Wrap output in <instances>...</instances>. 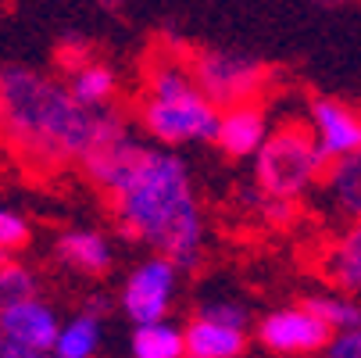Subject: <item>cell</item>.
<instances>
[{
    "mask_svg": "<svg viewBox=\"0 0 361 358\" xmlns=\"http://www.w3.org/2000/svg\"><path fill=\"white\" fill-rule=\"evenodd\" d=\"M222 108L208 97L190 68V58L176 50H158L143 65L136 93V126L147 140L165 147L215 143Z\"/></svg>",
    "mask_w": 361,
    "mask_h": 358,
    "instance_id": "3",
    "label": "cell"
},
{
    "mask_svg": "<svg viewBox=\"0 0 361 358\" xmlns=\"http://www.w3.org/2000/svg\"><path fill=\"white\" fill-rule=\"evenodd\" d=\"M65 79H68L72 93L82 100V105H90V108H111L115 97H118V76H115V68L104 65V61H97V58H90L79 68L65 72Z\"/></svg>",
    "mask_w": 361,
    "mask_h": 358,
    "instance_id": "17",
    "label": "cell"
},
{
    "mask_svg": "<svg viewBox=\"0 0 361 358\" xmlns=\"http://www.w3.org/2000/svg\"><path fill=\"white\" fill-rule=\"evenodd\" d=\"M0 140H4V97H0Z\"/></svg>",
    "mask_w": 361,
    "mask_h": 358,
    "instance_id": "26",
    "label": "cell"
},
{
    "mask_svg": "<svg viewBox=\"0 0 361 358\" xmlns=\"http://www.w3.org/2000/svg\"><path fill=\"white\" fill-rule=\"evenodd\" d=\"M93 58V50H90V43L86 40H75V36H68L61 47H58V65H61V72H72V68H79L82 61H90Z\"/></svg>",
    "mask_w": 361,
    "mask_h": 358,
    "instance_id": "23",
    "label": "cell"
},
{
    "mask_svg": "<svg viewBox=\"0 0 361 358\" xmlns=\"http://www.w3.org/2000/svg\"><path fill=\"white\" fill-rule=\"evenodd\" d=\"M304 304H307V309H315L333 326V333L361 326V301H357V294H343V290L333 287L329 294H312Z\"/></svg>",
    "mask_w": 361,
    "mask_h": 358,
    "instance_id": "19",
    "label": "cell"
},
{
    "mask_svg": "<svg viewBox=\"0 0 361 358\" xmlns=\"http://www.w3.org/2000/svg\"><path fill=\"white\" fill-rule=\"evenodd\" d=\"M250 340L254 333L247 326L204 316V312H197L186 323V358H240L247 354Z\"/></svg>",
    "mask_w": 361,
    "mask_h": 358,
    "instance_id": "12",
    "label": "cell"
},
{
    "mask_svg": "<svg viewBox=\"0 0 361 358\" xmlns=\"http://www.w3.org/2000/svg\"><path fill=\"white\" fill-rule=\"evenodd\" d=\"M269 133H272V122H269V112L262 108V100H243V105L222 108L215 147L233 162H247L262 150Z\"/></svg>",
    "mask_w": 361,
    "mask_h": 358,
    "instance_id": "10",
    "label": "cell"
},
{
    "mask_svg": "<svg viewBox=\"0 0 361 358\" xmlns=\"http://www.w3.org/2000/svg\"><path fill=\"white\" fill-rule=\"evenodd\" d=\"M307 122H312L329 162H336V158H343V155L361 147V108L347 105V100L315 97L312 105H307Z\"/></svg>",
    "mask_w": 361,
    "mask_h": 358,
    "instance_id": "11",
    "label": "cell"
},
{
    "mask_svg": "<svg viewBox=\"0 0 361 358\" xmlns=\"http://www.w3.org/2000/svg\"><path fill=\"white\" fill-rule=\"evenodd\" d=\"M0 319H4L0 358H43V354H54V344H58V333H61V319L39 294L4 309Z\"/></svg>",
    "mask_w": 361,
    "mask_h": 358,
    "instance_id": "8",
    "label": "cell"
},
{
    "mask_svg": "<svg viewBox=\"0 0 361 358\" xmlns=\"http://www.w3.org/2000/svg\"><path fill=\"white\" fill-rule=\"evenodd\" d=\"M250 162H254V186L283 201L307 197L329 169V155L322 150L312 122H293V119L279 122Z\"/></svg>",
    "mask_w": 361,
    "mask_h": 358,
    "instance_id": "4",
    "label": "cell"
},
{
    "mask_svg": "<svg viewBox=\"0 0 361 358\" xmlns=\"http://www.w3.org/2000/svg\"><path fill=\"white\" fill-rule=\"evenodd\" d=\"M197 312H204V316H215V319H226V323H236V326H254L250 323V312L243 309L240 301H229V297H219V301H204Z\"/></svg>",
    "mask_w": 361,
    "mask_h": 358,
    "instance_id": "22",
    "label": "cell"
},
{
    "mask_svg": "<svg viewBox=\"0 0 361 358\" xmlns=\"http://www.w3.org/2000/svg\"><path fill=\"white\" fill-rule=\"evenodd\" d=\"M111 222L133 240L143 244L190 273L204 258V212L190 176V165L176 147L136 143L118 176L104 190Z\"/></svg>",
    "mask_w": 361,
    "mask_h": 358,
    "instance_id": "1",
    "label": "cell"
},
{
    "mask_svg": "<svg viewBox=\"0 0 361 358\" xmlns=\"http://www.w3.org/2000/svg\"><path fill=\"white\" fill-rule=\"evenodd\" d=\"M136 133H133V126H129V119L122 115V112H115V105L111 108H100V115H97V129H93V140H90V147H86V155L79 158V172L104 193L108 190V183L118 176V169L126 165V158L136 150Z\"/></svg>",
    "mask_w": 361,
    "mask_h": 358,
    "instance_id": "9",
    "label": "cell"
},
{
    "mask_svg": "<svg viewBox=\"0 0 361 358\" xmlns=\"http://www.w3.org/2000/svg\"><path fill=\"white\" fill-rule=\"evenodd\" d=\"M190 68L219 108L262 100L269 90V65L250 54H236V50H219V47L193 50Z\"/></svg>",
    "mask_w": 361,
    "mask_h": 358,
    "instance_id": "5",
    "label": "cell"
},
{
    "mask_svg": "<svg viewBox=\"0 0 361 358\" xmlns=\"http://www.w3.org/2000/svg\"><path fill=\"white\" fill-rule=\"evenodd\" d=\"M4 258H8V254H4V251H0V262H4Z\"/></svg>",
    "mask_w": 361,
    "mask_h": 358,
    "instance_id": "29",
    "label": "cell"
},
{
    "mask_svg": "<svg viewBox=\"0 0 361 358\" xmlns=\"http://www.w3.org/2000/svg\"><path fill=\"white\" fill-rule=\"evenodd\" d=\"M4 97V143L29 172H54L79 165L97 129L100 108L72 93L68 79L36 72L29 65L0 68Z\"/></svg>",
    "mask_w": 361,
    "mask_h": 358,
    "instance_id": "2",
    "label": "cell"
},
{
    "mask_svg": "<svg viewBox=\"0 0 361 358\" xmlns=\"http://www.w3.org/2000/svg\"><path fill=\"white\" fill-rule=\"evenodd\" d=\"M36 294H39L36 273L25 262H18V258H11V254H8V258L0 262V312L11 309V304H18V301L36 297Z\"/></svg>",
    "mask_w": 361,
    "mask_h": 358,
    "instance_id": "20",
    "label": "cell"
},
{
    "mask_svg": "<svg viewBox=\"0 0 361 358\" xmlns=\"http://www.w3.org/2000/svg\"><path fill=\"white\" fill-rule=\"evenodd\" d=\"M29 240H32L29 219L22 212L4 208V204H0V251H4V254H18V251L29 247Z\"/></svg>",
    "mask_w": 361,
    "mask_h": 358,
    "instance_id": "21",
    "label": "cell"
},
{
    "mask_svg": "<svg viewBox=\"0 0 361 358\" xmlns=\"http://www.w3.org/2000/svg\"><path fill=\"white\" fill-rule=\"evenodd\" d=\"M111 304H115V301H111L108 294H90L82 309H90V312H97V316H108V312H111Z\"/></svg>",
    "mask_w": 361,
    "mask_h": 358,
    "instance_id": "25",
    "label": "cell"
},
{
    "mask_svg": "<svg viewBox=\"0 0 361 358\" xmlns=\"http://www.w3.org/2000/svg\"><path fill=\"white\" fill-rule=\"evenodd\" d=\"M129 351L136 358H183L186 354V326L169 323V316L150 319V323H133Z\"/></svg>",
    "mask_w": 361,
    "mask_h": 358,
    "instance_id": "16",
    "label": "cell"
},
{
    "mask_svg": "<svg viewBox=\"0 0 361 358\" xmlns=\"http://www.w3.org/2000/svg\"><path fill=\"white\" fill-rule=\"evenodd\" d=\"M326 354H329V358H361V326L336 333Z\"/></svg>",
    "mask_w": 361,
    "mask_h": 358,
    "instance_id": "24",
    "label": "cell"
},
{
    "mask_svg": "<svg viewBox=\"0 0 361 358\" xmlns=\"http://www.w3.org/2000/svg\"><path fill=\"white\" fill-rule=\"evenodd\" d=\"M100 4H104V8H115V4H118V0H100Z\"/></svg>",
    "mask_w": 361,
    "mask_h": 358,
    "instance_id": "27",
    "label": "cell"
},
{
    "mask_svg": "<svg viewBox=\"0 0 361 358\" xmlns=\"http://www.w3.org/2000/svg\"><path fill=\"white\" fill-rule=\"evenodd\" d=\"M100 340H104V316L82 309L79 316L61 323L54 354L58 358H93L100 351Z\"/></svg>",
    "mask_w": 361,
    "mask_h": 358,
    "instance_id": "18",
    "label": "cell"
},
{
    "mask_svg": "<svg viewBox=\"0 0 361 358\" xmlns=\"http://www.w3.org/2000/svg\"><path fill=\"white\" fill-rule=\"evenodd\" d=\"M322 276L343 294H361V222H350V229L329 247Z\"/></svg>",
    "mask_w": 361,
    "mask_h": 358,
    "instance_id": "15",
    "label": "cell"
},
{
    "mask_svg": "<svg viewBox=\"0 0 361 358\" xmlns=\"http://www.w3.org/2000/svg\"><path fill=\"white\" fill-rule=\"evenodd\" d=\"M333 326L307 304H286V309L265 312L254 323V340L257 347H265L269 354H286V358H300V354H326L333 344Z\"/></svg>",
    "mask_w": 361,
    "mask_h": 358,
    "instance_id": "6",
    "label": "cell"
},
{
    "mask_svg": "<svg viewBox=\"0 0 361 358\" xmlns=\"http://www.w3.org/2000/svg\"><path fill=\"white\" fill-rule=\"evenodd\" d=\"M54 258L79 276L100 280L115 265V247L100 229H65L54 240Z\"/></svg>",
    "mask_w": 361,
    "mask_h": 358,
    "instance_id": "13",
    "label": "cell"
},
{
    "mask_svg": "<svg viewBox=\"0 0 361 358\" xmlns=\"http://www.w3.org/2000/svg\"><path fill=\"white\" fill-rule=\"evenodd\" d=\"M183 269L169 258V254L150 251V258H143L122 283L118 294V309L129 323H150V319H165L172 312V301L179 290Z\"/></svg>",
    "mask_w": 361,
    "mask_h": 358,
    "instance_id": "7",
    "label": "cell"
},
{
    "mask_svg": "<svg viewBox=\"0 0 361 358\" xmlns=\"http://www.w3.org/2000/svg\"><path fill=\"white\" fill-rule=\"evenodd\" d=\"M0 344H4V319H0Z\"/></svg>",
    "mask_w": 361,
    "mask_h": 358,
    "instance_id": "28",
    "label": "cell"
},
{
    "mask_svg": "<svg viewBox=\"0 0 361 358\" xmlns=\"http://www.w3.org/2000/svg\"><path fill=\"white\" fill-rule=\"evenodd\" d=\"M319 193L336 219L361 222V147L329 162V169L319 183Z\"/></svg>",
    "mask_w": 361,
    "mask_h": 358,
    "instance_id": "14",
    "label": "cell"
}]
</instances>
